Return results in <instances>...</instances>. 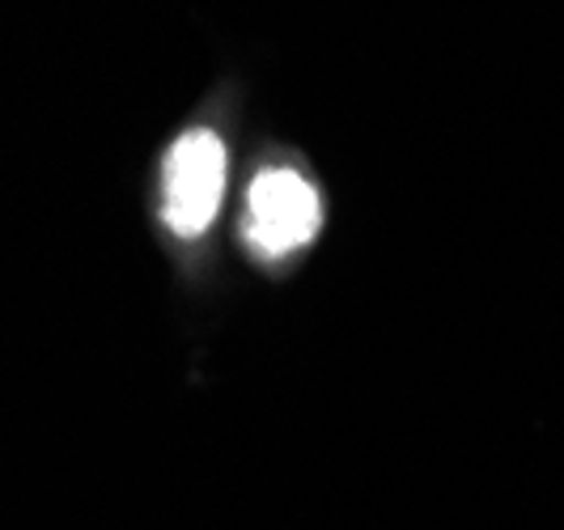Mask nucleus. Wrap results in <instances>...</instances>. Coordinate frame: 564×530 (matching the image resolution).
<instances>
[{"mask_svg":"<svg viewBox=\"0 0 564 530\" xmlns=\"http://www.w3.org/2000/svg\"><path fill=\"white\" fill-rule=\"evenodd\" d=\"M226 192V144L208 128H192L174 140L166 158V221L183 238L204 234Z\"/></svg>","mask_w":564,"mask_h":530,"instance_id":"f257e3e1","label":"nucleus"},{"mask_svg":"<svg viewBox=\"0 0 564 530\" xmlns=\"http://www.w3.org/2000/svg\"><path fill=\"white\" fill-rule=\"evenodd\" d=\"M323 221V204L297 170H263L247 199V242L259 255H289L306 247Z\"/></svg>","mask_w":564,"mask_h":530,"instance_id":"f03ea898","label":"nucleus"}]
</instances>
